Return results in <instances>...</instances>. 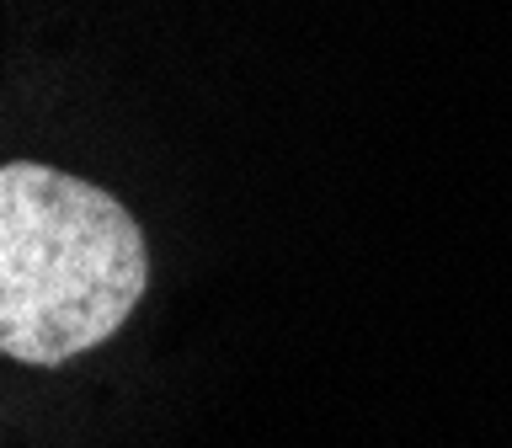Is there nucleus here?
I'll list each match as a JSON object with an SVG mask.
<instances>
[{"instance_id": "obj_1", "label": "nucleus", "mask_w": 512, "mask_h": 448, "mask_svg": "<svg viewBox=\"0 0 512 448\" xmlns=\"http://www.w3.org/2000/svg\"><path fill=\"white\" fill-rule=\"evenodd\" d=\"M150 283L144 230L112 192L54 166H0V352L70 363L134 315Z\"/></svg>"}]
</instances>
